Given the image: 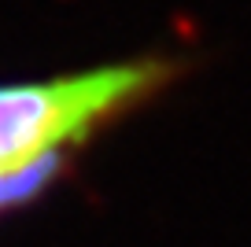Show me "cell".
<instances>
[{
    "mask_svg": "<svg viewBox=\"0 0 251 247\" xmlns=\"http://www.w3.org/2000/svg\"><path fill=\"white\" fill-rule=\"evenodd\" d=\"M67 170V162H55V166H37V170H26V173H11V177H0V218L11 214L15 207L37 199L48 185H52L59 173Z\"/></svg>",
    "mask_w": 251,
    "mask_h": 247,
    "instance_id": "cell-2",
    "label": "cell"
},
{
    "mask_svg": "<svg viewBox=\"0 0 251 247\" xmlns=\"http://www.w3.org/2000/svg\"><path fill=\"white\" fill-rule=\"evenodd\" d=\"M188 74V59L148 52L118 63L0 85V177L71 162L103 129L144 111Z\"/></svg>",
    "mask_w": 251,
    "mask_h": 247,
    "instance_id": "cell-1",
    "label": "cell"
}]
</instances>
